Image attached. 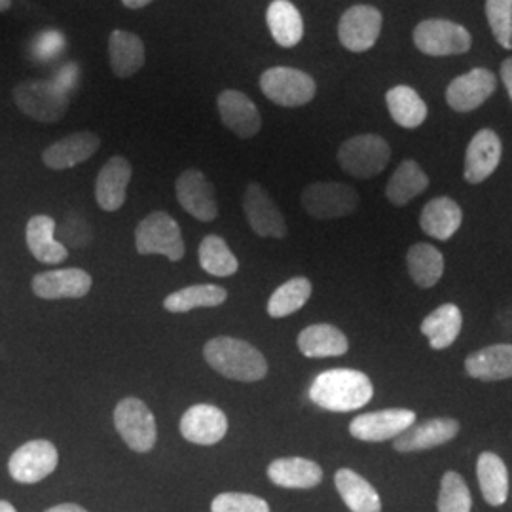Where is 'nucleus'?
<instances>
[{
	"mask_svg": "<svg viewBox=\"0 0 512 512\" xmlns=\"http://www.w3.org/2000/svg\"><path fill=\"white\" fill-rule=\"evenodd\" d=\"M374 385L361 370L332 368L321 372L310 385L311 403L327 412H355L370 403Z\"/></svg>",
	"mask_w": 512,
	"mask_h": 512,
	"instance_id": "obj_1",
	"label": "nucleus"
},
{
	"mask_svg": "<svg viewBox=\"0 0 512 512\" xmlns=\"http://www.w3.org/2000/svg\"><path fill=\"white\" fill-rule=\"evenodd\" d=\"M203 357L220 376L236 382H260L268 374V361L255 346L232 336H219L205 344Z\"/></svg>",
	"mask_w": 512,
	"mask_h": 512,
	"instance_id": "obj_2",
	"label": "nucleus"
},
{
	"mask_svg": "<svg viewBox=\"0 0 512 512\" xmlns=\"http://www.w3.org/2000/svg\"><path fill=\"white\" fill-rule=\"evenodd\" d=\"M139 255H162L171 262L183 260L186 253L181 226L165 211H152L135 228Z\"/></svg>",
	"mask_w": 512,
	"mask_h": 512,
	"instance_id": "obj_3",
	"label": "nucleus"
},
{
	"mask_svg": "<svg viewBox=\"0 0 512 512\" xmlns=\"http://www.w3.org/2000/svg\"><path fill=\"white\" fill-rule=\"evenodd\" d=\"M18 109L42 124L59 122L69 110V93L55 84V80H23L14 88Z\"/></svg>",
	"mask_w": 512,
	"mask_h": 512,
	"instance_id": "obj_4",
	"label": "nucleus"
},
{
	"mask_svg": "<svg viewBox=\"0 0 512 512\" xmlns=\"http://www.w3.org/2000/svg\"><path fill=\"white\" fill-rule=\"evenodd\" d=\"M391 160V147L374 133L355 135L338 148V164L355 179H372L384 171Z\"/></svg>",
	"mask_w": 512,
	"mask_h": 512,
	"instance_id": "obj_5",
	"label": "nucleus"
},
{
	"mask_svg": "<svg viewBox=\"0 0 512 512\" xmlns=\"http://www.w3.org/2000/svg\"><path fill=\"white\" fill-rule=\"evenodd\" d=\"M300 202L311 219H344L357 211L359 194L353 186L336 181L311 183L304 188Z\"/></svg>",
	"mask_w": 512,
	"mask_h": 512,
	"instance_id": "obj_6",
	"label": "nucleus"
},
{
	"mask_svg": "<svg viewBox=\"0 0 512 512\" xmlns=\"http://www.w3.org/2000/svg\"><path fill=\"white\" fill-rule=\"evenodd\" d=\"M260 90L279 107L296 109L308 105L317 93L311 74L293 67H272L260 74Z\"/></svg>",
	"mask_w": 512,
	"mask_h": 512,
	"instance_id": "obj_7",
	"label": "nucleus"
},
{
	"mask_svg": "<svg viewBox=\"0 0 512 512\" xmlns=\"http://www.w3.org/2000/svg\"><path fill=\"white\" fill-rule=\"evenodd\" d=\"M414 44L421 54L433 57L467 54L473 46L471 33L450 19H425L414 29Z\"/></svg>",
	"mask_w": 512,
	"mask_h": 512,
	"instance_id": "obj_8",
	"label": "nucleus"
},
{
	"mask_svg": "<svg viewBox=\"0 0 512 512\" xmlns=\"http://www.w3.org/2000/svg\"><path fill=\"white\" fill-rule=\"evenodd\" d=\"M118 435L133 452H150L158 440V427L147 404L137 397H126L114 408Z\"/></svg>",
	"mask_w": 512,
	"mask_h": 512,
	"instance_id": "obj_9",
	"label": "nucleus"
},
{
	"mask_svg": "<svg viewBox=\"0 0 512 512\" xmlns=\"http://www.w3.org/2000/svg\"><path fill=\"white\" fill-rule=\"evenodd\" d=\"M382 25L384 18L378 8L370 4H355L342 14L338 23V38L349 52L363 54L378 42Z\"/></svg>",
	"mask_w": 512,
	"mask_h": 512,
	"instance_id": "obj_10",
	"label": "nucleus"
},
{
	"mask_svg": "<svg viewBox=\"0 0 512 512\" xmlns=\"http://www.w3.org/2000/svg\"><path fill=\"white\" fill-rule=\"evenodd\" d=\"M418 421L414 410L408 408H385L366 412L349 423V433L361 442H385L403 435L408 427Z\"/></svg>",
	"mask_w": 512,
	"mask_h": 512,
	"instance_id": "obj_11",
	"label": "nucleus"
},
{
	"mask_svg": "<svg viewBox=\"0 0 512 512\" xmlns=\"http://www.w3.org/2000/svg\"><path fill=\"white\" fill-rule=\"evenodd\" d=\"M59 454L54 442L38 439L29 440L12 454L8 461L10 476L21 484H37L57 469Z\"/></svg>",
	"mask_w": 512,
	"mask_h": 512,
	"instance_id": "obj_12",
	"label": "nucleus"
},
{
	"mask_svg": "<svg viewBox=\"0 0 512 512\" xmlns=\"http://www.w3.org/2000/svg\"><path fill=\"white\" fill-rule=\"evenodd\" d=\"M243 213L256 236L274 239L287 236L285 217L262 184L255 181L247 184L243 194Z\"/></svg>",
	"mask_w": 512,
	"mask_h": 512,
	"instance_id": "obj_13",
	"label": "nucleus"
},
{
	"mask_svg": "<svg viewBox=\"0 0 512 512\" xmlns=\"http://www.w3.org/2000/svg\"><path fill=\"white\" fill-rule=\"evenodd\" d=\"M175 194L184 211L194 219L213 222L219 217L215 186L200 169L183 171L175 183Z\"/></svg>",
	"mask_w": 512,
	"mask_h": 512,
	"instance_id": "obj_14",
	"label": "nucleus"
},
{
	"mask_svg": "<svg viewBox=\"0 0 512 512\" xmlns=\"http://www.w3.org/2000/svg\"><path fill=\"white\" fill-rule=\"evenodd\" d=\"M220 120L239 139H253L262 129V116L249 95L239 90H224L217 97Z\"/></svg>",
	"mask_w": 512,
	"mask_h": 512,
	"instance_id": "obj_15",
	"label": "nucleus"
},
{
	"mask_svg": "<svg viewBox=\"0 0 512 512\" xmlns=\"http://www.w3.org/2000/svg\"><path fill=\"white\" fill-rule=\"evenodd\" d=\"M503 145L494 129H480L465 152L463 177L469 184L484 183L501 164Z\"/></svg>",
	"mask_w": 512,
	"mask_h": 512,
	"instance_id": "obj_16",
	"label": "nucleus"
},
{
	"mask_svg": "<svg viewBox=\"0 0 512 512\" xmlns=\"http://www.w3.org/2000/svg\"><path fill=\"white\" fill-rule=\"evenodd\" d=\"M228 418L213 404H194L184 412L181 435L192 444L213 446L226 437Z\"/></svg>",
	"mask_w": 512,
	"mask_h": 512,
	"instance_id": "obj_17",
	"label": "nucleus"
},
{
	"mask_svg": "<svg viewBox=\"0 0 512 512\" xmlns=\"http://www.w3.org/2000/svg\"><path fill=\"white\" fill-rule=\"evenodd\" d=\"M131 175L133 169L124 156H112L101 167L95 179V202L103 211L114 213L126 203Z\"/></svg>",
	"mask_w": 512,
	"mask_h": 512,
	"instance_id": "obj_18",
	"label": "nucleus"
},
{
	"mask_svg": "<svg viewBox=\"0 0 512 512\" xmlns=\"http://www.w3.org/2000/svg\"><path fill=\"white\" fill-rule=\"evenodd\" d=\"M459 429L461 425L454 418H431L420 423L416 421L412 427L404 431L403 435L395 439L393 446L397 452H403V454L431 450L456 439Z\"/></svg>",
	"mask_w": 512,
	"mask_h": 512,
	"instance_id": "obj_19",
	"label": "nucleus"
},
{
	"mask_svg": "<svg viewBox=\"0 0 512 512\" xmlns=\"http://www.w3.org/2000/svg\"><path fill=\"white\" fill-rule=\"evenodd\" d=\"M494 92L495 74L480 67L454 78L446 90V101L456 112H471L484 105Z\"/></svg>",
	"mask_w": 512,
	"mask_h": 512,
	"instance_id": "obj_20",
	"label": "nucleus"
},
{
	"mask_svg": "<svg viewBox=\"0 0 512 512\" xmlns=\"http://www.w3.org/2000/svg\"><path fill=\"white\" fill-rule=\"evenodd\" d=\"M101 147V139L93 131H76L46 148L42 152V162L48 169L63 171L73 169L92 158Z\"/></svg>",
	"mask_w": 512,
	"mask_h": 512,
	"instance_id": "obj_21",
	"label": "nucleus"
},
{
	"mask_svg": "<svg viewBox=\"0 0 512 512\" xmlns=\"http://www.w3.org/2000/svg\"><path fill=\"white\" fill-rule=\"evenodd\" d=\"M92 275L80 268L52 270L33 277V293L44 300L84 298L92 291Z\"/></svg>",
	"mask_w": 512,
	"mask_h": 512,
	"instance_id": "obj_22",
	"label": "nucleus"
},
{
	"mask_svg": "<svg viewBox=\"0 0 512 512\" xmlns=\"http://www.w3.org/2000/svg\"><path fill=\"white\" fill-rule=\"evenodd\" d=\"M109 61L112 73L118 78H131L147 63L145 42L135 33L114 29L109 37Z\"/></svg>",
	"mask_w": 512,
	"mask_h": 512,
	"instance_id": "obj_23",
	"label": "nucleus"
},
{
	"mask_svg": "<svg viewBox=\"0 0 512 512\" xmlns=\"http://www.w3.org/2000/svg\"><path fill=\"white\" fill-rule=\"evenodd\" d=\"M467 376L480 382H503L512 378V344H494L473 351L465 359Z\"/></svg>",
	"mask_w": 512,
	"mask_h": 512,
	"instance_id": "obj_24",
	"label": "nucleus"
},
{
	"mask_svg": "<svg viewBox=\"0 0 512 512\" xmlns=\"http://www.w3.org/2000/svg\"><path fill=\"white\" fill-rule=\"evenodd\" d=\"M268 478L279 488L311 490L321 484L323 469L306 458H279L270 463Z\"/></svg>",
	"mask_w": 512,
	"mask_h": 512,
	"instance_id": "obj_25",
	"label": "nucleus"
},
{
	"mask_svg": "<svg viewBox=\"0 0 512 512\" xmlns=\"http://www.w3.org/2000/svg\"><path fill=\"white\" fill-rule=\"evenodd\" d=\"M463 222V211L459 203L448 196H440L423 207L420 215L421 230L429 238L448 241L458 234Z\"/></svg>",
	"mask_w": 512,
	"mask_h": 512,
	"instance_id": "obj_26",
	"label": "nucleus"
},
{
	"mask_svg": "<svg viewBox=\"0 0 512 512\" xmlns=\"http://www.w3.org/2000/svg\"><path fill=\"white\" fill-rule=\"evenodd\" d=\"M296 344L302 355L310 359L340 357L346 355L349 349L348 336L329 323H317L306 327L298 334Z\"/></svg>",
	"mask_w": 512,
	"mask_h": 512,
	"instance_id": "obj_27",
	"label": "nucleus"
},
{
	"mask_svg": "<svg viewBox=\"0 0 512 512\" xmlns=\"http://www.w3.org/2000/svg\"><path fill=\"white\" fill-rule=\"evenodd\" d=\"M55 228V220L48 215H35L27 222V247L42 264H59L69 256V249L55 238Z\"/></svg>",
	"mask_w": 512,
	"mask_h": 512,
	"instance_id": "obj_28",
	"label": "nucleus"
},
{
	"mask_svg": "<svg viewBox=\"0 0 512 512\" xmlns=\"http://www.w3.org/2000/svg\"><path fill=\"white\" fill-rule=\"evenodd\" d=\"M463 329V313L456 304H442L437 310L431 311L421 321V334L429 340V346L435 351L448 349Z\"/></svg>",
	"mask_w": 512,
	"mask_h": 512,
	"instance_id": "obj_29",
	"label": "nucleus"
},
{
	"mask_svg": "<svg viewBox=\"0 0 512 512\" xmlns=\"http://www.w3.org/2000/svg\"><path fill=\"white\" fill-rule=\"evenodd\" d=\"M476 476L482 497L488 505L501 507L509 499V471L494 452H482L476 461Z\"/></svg>",
	"mask_w": 512,
	"mask_h": 512,
	"instance_id": "obj_30",
	"label": "nucleus"
},
{
	"mask_svg": "<svg viewBox=\"0 0 512 512\" xmlns=\"http://www.w3.org/2000/svg\"><path fill=\"white\" fill-rule=\"evenodd\" d=\"M334 484L344 503L351 512H382V499L376 488L366 480L365 476L340 469L334 476Z\"/></svg>",
	"mask_w": 512,
	"mask_h": 512,
	"instance_id": "obj_31",
	"label": "nucleus"
},
{
	"mask_svg": "<svg viewBox=\"0 0 512 512\" xmlns=\"http://www.w3.org/2000/svg\"><path fill=\"white\" fill-rule=\"evenodd\" d=\"M266 21L281 48H293L304 38V19L291 0H274L266 10Z\"/></svg>",
	"mask_w": 512,
	"mask_h": 512,
	"instance_id": "obj_32",
	"label": "nucleus"
},
{
	"mask_svg": "<svg viewBox=\"0 0 512 512\" xmlns=\"http://www.w3.org/2000/svg\"><path fill=\"white\" fill-rule=\"evenodd\" d=\"M429 186V177L421 169L416 160H404L391 175L389 183L385 186V198L395 207H404L412 202L421 192Z\"/></svg>",
	"mask_w": 512,
	"mask_h": 512,
	"instance_id": "obj_33",
	"label": "nucleus"
},
{
	"mask_svg": "<svg viewBox=\"0 0 512 512\" xmlns=\"http://www.w3.org/2000/svg\"><path fill=\"white\" fill-rule=\"evenodd\" d=\"M406 268L420 289H431L444 274V256L431 243H416L406 255Z\"/></svg>",
	"mask_w": 512,
	"mask_h": 512,
	"instance_id": "obj_34",
	"label": "nucleus"
},
{
	"mask_svg": "<svg viewBox=\"0 0 512 512\" xmlns=\"http://www.w3.org/2000/svg\"><path fill=\"white\" fill-rule=\"evenodd\" d=\"M385 103L391 118L401 128L416 129L427 118V105L410 86H395L385 93Z\"/></svg>",
	"mask_w": 512,
	"mask_h": 512,
	"instance_id": "obj_35",
	"label": "nucleus"
},
{
	"mask_svg": "<svg viewBox=\"0 0 512 512\" xmlns=\"http://www.w3.org/2000/svg\"><path fill=\"white\" fill-rule=\"evenodd\" d=\"M228 298V291L219 285H192L165 296L164 308L171 313H186L196 308H217Z\"/></svg>",
	"mask_w": 512,
	"mask_h": 512,
	"instance_id": "obj_36",
	"label": "nucleus"
},
{
	"mask_svg": "<svg viewBox=\"0 0 512 512\" xmlns=\"http://www.w3.org/2000/svg\"><path fill=\"white\" fill-rule=\"evenodd\" d=\"M313 293V285H311L308 277H293L287 283H283L281 287L275 289L274 294L268 300V315L274 319H283L289 317L296 311L302 310Z\"/></svg>",
	"mask_w": 512,
	"mask_h": 512,
	"instance_id": "obj_37",
	"label": "nucleus"
},
{
	"mask_svg": "<svg viewBox=\"0 0 512 512\" xmlns=\"http://www.w3.org/2000/svg\"><path fill=\"white\" fill-rule=\"evenodd\" d=\"M200 266L209 275L230 277L239 270V260L220 236H205L200 245Z\"/></svg>",
	"mask_w": 512,
	"mask_h": 512,
	"instance_id": "obj_38",
	"label": "nucleus"
},
{
	"mask_svg": "<svg viewBox=\"0 0 512 512\" xmlns=\"http://www.w3.org/2000/svg\"><path fill=\"white\" fill-rule=\"evenodd\" d=\"M439 512H471L473 499L471 492L463 480V476L456 471H448L440 480Z\"/></svg>",
	"mask_w": 512,
	"mask_h": 512,
	"instance_id": "obj_39",
	"label": "nucleus"
},
{
	"mask_svg": "<svg viewBox=\"0 0 512 512\" xmlns=\"http://www.w3.org/2000/svg\"><path fill=\"white\" fill-rule=\"evenodd\" d=\"M486 18L495 40L512 50V0H486Z\"/></svg>",
	"mask_w": 512,
	"mask_h": 512,
	"instance_id": "obj_40",
	"label": "nucleus"
},
{
	"mask_svg": "<svg viewBox=\"0 0 512 512\" xmlns=\"http://www.w3.org/2000/svg\"><path fill=\"white\" fill-rule=\"evenodd\" d=\"M211 512H270V505L253 494L226 492L213 499Z\"/></svg>",
	"mask_w": 512,
	"mask_h": 512,
	"instance_id": "obj_41",
	"label": "nucleus"
},
{
	"mask_svg": "<svg viewBox=\"0 0 512 512\" xmlns=\"http://www.w3.org/2000/svg\"><path fill=\"white\" fill-rule=\"evenodd\" d=\"M57 232V241L63 243L65 247H74V249H80V247H88L92 243L93 230L92 226L88 224V220L82 219L80 215L71 213L67 215L63 224L59 228H55Z\"/></svg>",
	"mask_w": 512,
	"mask_h": 512,
	"instance_id": "obj_42",
	"label": "nucleus"
},
{
	"mask_svg": "<svg viewBox=\"0 0 512 512\" xmlns=\"http://www.w3.org/2000/svg\"><path fill=\"white\" fill-rule=\"evenodd\" d=\"M65 46V38L57 31H48L38 37L37 54L40 57H52V55L61 52Z\"/></svg>",
	"mask_w": 512,
	"mask_h": 512,
	"instance_id": "obj_43",
	"label": "nucleus"
},
{
	"mask_svg": "<svg viewBox=\"0 0 512 512\" xmlns=\"http://www.w3.org/2000/svg\"><path fill=\"white\" fill-rule=\"evenodd\" d=\"M501 78H503V84H505L507 93H509L512 101V57L503 61V65H501Z\"/></svg>",
	"mask_w": 512,
	"mask_h": 512,
	"instance_id": "obj_44",
	"label": "nucleus"
},
{
	"mask_svg": "<svg viewBox=\"0 0 512 512\" xmlns=\"http://www.w3.org/2000/svg\"><path fill=\"white\" fill-rule=\"evenodd\" d=\"M44 512H88L86 509H82L80 505H74V503H63V505H55L52 509Z\"/></svg>",
	"mask_w": 512,
	"mask_h": 512,
	"instance_id": "obj_45",
	"label": "nucleus"
},
{
	"mask_svg": "<svg viewBox=\"0 0 512 512\" xmlns=\"http://www.w3.org/2000/svg\"><path fill=\"white\" fill-rule=\"evenodd\" d=\"M150 2H154V0H122V4L129 10H141V8L148 6Z\"/></svg>",
	"mask_w": 512,
	"mask_h": 512,
	"instance_id": "obj_46",
	"label": "nucleus"
},
{
	"mask_svg": "<svg viewBox=\"0 0 512 512\" xmlns=\"http://www.w3.org/2000/svg\"><path fill=\"white\" fill-rule=\"evenodd\" d=\"M0 512H18L16 511V507L12 505V503H8V501H0Z\"/></svg>",
	"mask_w": 512,
	"mask_h": 512,
	"instance_id": "obj_47",
	"label": "nucleus"
},
{
	"mask_svg": "<svg viewBox=\"0 0 512 512\" xmlns=\"http://www.w3.org/2000/svg\"><path fill=\"white\" fill-rule=\"evenodd\" d=\"M12 8V0H0V14L8 12Z\"/></svg>",
	"mask_w": 512,
	"mask_h": 512,
	"instance_id": "obj_48",
	"label": "nucleus"
}]
</instances>
